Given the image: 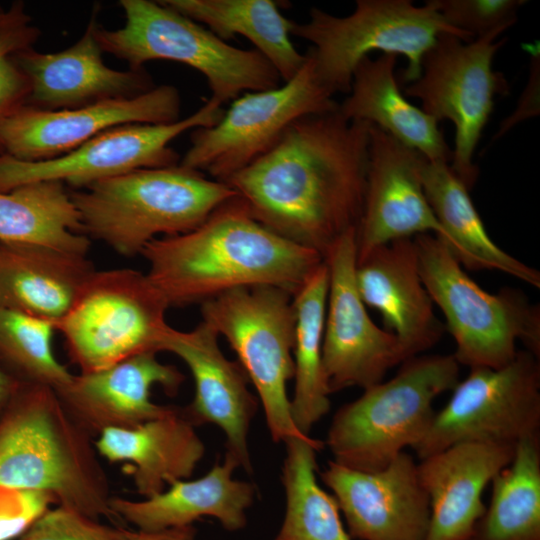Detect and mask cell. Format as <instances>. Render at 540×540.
Here are the masks:
<instances>
[{"instance_id":"52a82bcc","label":"cell","mask_w":540,"mask_h":540,"mask_svg":"<svg viewBox=\"0 0 540 540\" xmlns=\"http://www.w3.org/2000/svg\"><path fill=\"white\" fill-rule=\"evenodd\" d=\"M422 282L442 311L458 364L499 369L515 358L516 342L540 357V309L519 290L490 294L462 269L437 236H414Z\"/></svg>"},{"instance_id":"b9f144b4","label":"cell","mask_w":540,"mask_h":540,"mask_svg":"<svg viewBox=\"0 0 540 540\" xmlns=\"http://www.w3.org/2000/svg\"><path fill=\"white\" fill-rule=\"evenodd\" d=\"M3 10H4V9H3V8L1 7V5H0V12H2Z\"/></svg>"},{"instance_id":"836d02e7","label":"cell","mask_w":540,"mask_h":540,"mask_svg":"<svg viewBox=\"0 0 540 540\" xmlns=\"http://www.w3.org/2000/svg\"><path fill=\"white\" fill-rule=\"evenodd\" d=\"M53 323L21 312L0 308V359L22 378L58 391L73 374L53 352Z\"/></svg>"},{"instance_id":"4fadbf2b","label":"cell","mask_w":540,"mask_h":540,"mask_svg":"<svg viewBox=\"0 0 540 540\" xmlns=\"http://www.w3.org/2000/svg\"><path fill=\"white\" fill-rule=\"evenodd\" d=\"M332 97L306 56L303 67L283 85L246 92L217 124L193 129L179 164L225 182L272 148L298 118L338 109Z\"/></svg>"},{"instance_id":"6da1fadb","label":"cell","mask_w":540,"mask_h":540,"mask_svg":"<svg viewBox=\"0 0 540 540\" xmlns=\"http://www.w3.org/2000/svg\"><path fill=\"white\" fill-rule=\"evenodd\" d=\"M370 127L338 109L302 116L225 183L256 221L324 258L360 221Z\"/></svg>"},{"instance_id":"277c9868","label":"cell","mask_w":540,"mask_h":540,"mask_svg":"<svg viewBox=\"0 0 540 540\" xmlns=\"http://www.w3.org/2000/svg\"><path fill=\"white\" fill-rule=\"evenodd\" d=\"M82 233L122 256L159 237L186 233L237 193L180 164L144 168L70 191Z\"/></svg>"},{"instance_id":"ffe728a7","label":"cell","mask_w":540,"mask_h":540,"mask_svg":"<svg viewBox=\"0 0 540 540\" xmlns=\"http://www.w3.org/2000/svg\"><path fill=\"white\" fill-rule=\"evenodd\" d=\"M99 11L95 5L84 33L70 47L51 53L31 47L16 54L30 86L26 105L50 111L76 109L133 98L156 86L144 68L119 71L105 65L96 36Z\"/></svg>"},{"instance_id":"8992f818","label":"cell","mask_w":540,"mask_h":540,"mask_svg":"<svg viewBox=\"0 0 540 540\" xmlns=\"http://www.w3.org/2000/svg\"><path fill=\"white\" fill-rule=\"evenodd\" d=\"M125 24L96 36L103 50L125 61L129 69H143L154 60H170L199 71L219 105L241 92L274 89L282 81L273 65L256 49L231 46L202 24L161 1L121 0Z\"/></svg>"},{"instance_id":"e0dca14e","label":"cell","mask_w":540,"mask_h":540,"mask_svg":"<svg viewBox=\"0 0 540 540\" xmlns=\"http://www.w3.org/2000/svg\"><path fill=\"white\" fill-rule=\"evenodd\" d=\"M342 511L351 538L425 540L429 497L414 458L402 451L375 472L354 470L329 461L319 473Z\"/></svg>"},{"instance_id":"8d00e7d4","label":"cell","mask_w":540,"mask_h":540,"mask_svg":"<svg viewBox=\"0 0 540 540\" xmlns=\"http://www.w3.org/2000/svg\"><path fill=\"white\" fill-rule=\"evenodd\" d=\"M19 540H126L125 529L107 526L72 508L47 510Z\"/></svg>"},{"instance_id":"30bf717a","label":"cell","mask_w":540,"mask_h":540,"mask_svg":"<svg viewBox=\"0 0 540 540\" xmlns=\"http://www.w3.org/2000/svg\"><path fill=\"white\" fill-rule=\"evenodd\" d=\"M202 321L222 335L255 387L274 442L301 434L287 395L294 376L293 295L273 286L238 288L201 304Z\"/></svg>"},{"instance_id":"f546056e","label":"cell","mask_w":540,"mask_h":540,"mask_svg":"<svg viewBox=\"0 0 540 540\" xmlns=\"http://www.w3.org/2000/svg\"><path fill=\"white\" fill-rule=\"evenodd\" d=\"M0 242L34 244L87 255L78 211L67 186L43 180L0 191Z\"/></svg>"},{"instance_id":"cb8c5ba5","label":"cell","mask_w":540,"mask_h":540,"mask_svg":"<svg viewBox=\"0 0 540 540\" xmlns=\"http://www.w3.org/2000/svg\"><path fill=\"white\" fill-rule=\"evenodd\" d=\"M238 467L225 454L223 462H216L198 479L174 481L166 490L141 501L112 497L110 507L120 520L144 532L192 525L203 516L218 519L229 531L239 530L246 524L245 512L253 504L255 487L233 478Z\"/></svg>"},{"instance_id":"7402d4cb","label":"cell","mask_w":540,"mask_h":540,"mask_svg":"<svg viewBox=\"0 0 540 540\" xmlns=\"http://www.w3.org/2000/svg\"><path fill=\"white\" fill-rule=\"evenodd\" d=\"M355 277L363 303L381 313L386 330L397 337L406 360L437 344L444 326L422 282L413 238L370 251L356 261Z\"/></svg>"},{"instance_id":"f35d334b","label":"cell","mask_w":540,"mask_h":540,"mask_svg":"<svg viewBox=\"0 0 540 540\" xmlns=\"http://www.w3.org/2000/svg\"><path fill=\"white\" fill-rule=\"evenodd\" d=\"M539 70V51H537V53H533L529 81L521 96L517 109L510 117L501 123L495 138L504 135L518 122L539 114Z\"/></svg>"},{"instance_id":"d6986e66","label":"cell","mask_w":540,"mask_h":540,"mask_svg":"<svg viewBox=\"0 0 540 540\" xmlns=\"http://www.w3.org/2000/svg\"><path fill=\"white\" fill-rule=\"evenodd\" d=\"M218 337L203 321L187 332L171 328L161 351L178 356L193 376L195 394L182 409L185 417L194 426L217 425L226 436V454L250 473L248 433L258 399L238 361L229 360L221 351Z\"/></svg>"},{"instance_id":"f1b7e54d","label":"cell","mask_w":540,"mask_h":540,"mask_svg":"<svg viewBox=\"0 0 540 540\" xmlns=\"http://www.w3.org/2000/svg\"><path fill=\"white\" fill-rule=\"evenodd\" d=\"M163 4L202 24L223 41L247 38L276 69L283 82L306 62L290 40L293 21L274 0H162Z\"/></svg>"},{"instance_id":"4316f807","label":"cell","mask_w":540,"mask_h":540,"mask_svg":"<svg viewBox=\"0 0 540 540\" xmlns=\"http://www.w3.org/2000/svg\"><path fill=\"white\" fill-rule=\"evenodd\" d=\"M397 55L382 53L364 57L356 66L349 95L338 105L349 121L377 126L429 161L449 163L452 150L438 121L412 105L399 89L394 75Z\"/></svg>"},{"instance_id":"44dd1931","label":"cell","mask_w":540,"mask_h":540,"mask_svg":"<svg viewBox=\"0 0 540 540\" xmlns=\"http://www.w3.org/2000/svg\"><path fill=\"white\" fill-rule=\"evenodd\" d=\"M156 355L144 352L98 371L73 375L56 393L90 434L106 428L135 427L174 408L152 402L154 385L174 395L185 380L175 366L160 362Z\"/></svg>"},{"instance_id":"1f68e13d","label":"cell","mask_w":540,"mask_h":540,"mask_svg":"<svg viewBox=\"0 0 540 540\" xmlns=\"http://www.w3.org/2000/svg\"><path fill=\"white\" fill-rule=\"evenodd\" d=\"M285 516L275 540H351L332 494L317 482L316 453L323 442L309 436L284 441Z\"/></svg>"},{"instance_id":"d4e9b609","label":"cell","mask_w":540,"mask_h":540,"mask_svg":"<svg viewBox=\"0 0 540 540\" xmlns=\"http://www.w3.org/2000/svg\"><path fill=\"white\" fill-rule=\"evenodd\" d=\"M95 270L87 255L0 242V308L49 321L56 327Z\"/></svg>"},{"instance_id":"5b68a950","label":"cell","mask_w":540,"mask_h":540,"mask_svg":"<svg viewBox=\"0 0 540 540\" xmlns=\"http://www.w3.org/2000/svg\"><path fill=\"white\" fill-rule=\"evenodd\" d=\"M458 382L452 354L403 361L393 378L363 389L336 411L326 437L333 461L359 471L382 470L424 438L436 413L434 400Z\"/></svg>"},{"instance_id":"484cf974","label":"cell","mask_w":540,"mask_h":540,"mask_svg":"<svg viewBox=\"0 0 540 540\" xmlns=\"http://www.w3.org/2000/svg\"><path fill=\"white\" fill-rule=\"evenodd\" d=\"M94 446L110 462L133 463L135 487L145 498L189 478L205 453L195 426L176 407L132 428H106Z\"/></svg>"},{"instance_id":"83f0119b","label":"cell","mask_w":540,"mask_h":540,"mask_svg":"<svg viewBox=\"0 0 540 540\" xmlns=\"http://www.w3.org/2000/svg\"><path fill=\"white\" fill-rule=\"evenodd\" d=\"M421 178L427 201L443 231L440 239L460 265L470 270H497L540 288L538 270L514 258L492 241L469 190L448 163L429 161L424 157Z\"/></svg>"},{"instance_id":"d6a6232c","label":"cell","mask_w":540,"mask_h":540,"mask_svg":"<svg viewBox=\"0 0 540 540\" xmlns=\"http://www.w3.org/2000/svg\"><path fill=\"white\" fill-rule=\"evenodd\" d=\"M491 486L489 506L469 540H540V436L517 443Z\"/></svg>"},{"instance_id":"74e56055","label":"cell","mask_w":540,"mask_h":540,"mask_svg":"<svg viewBox=\"0 0 540 540\" xmlns=\"http://www.w3.org/2000/svg\"><path fill=\"white\" fill-rule=\"evenodd\" d=\"M56 498L42 490L0 486V540L25 533Z\"/></svg>"},{"instance_id":"7a4b0ae2","label":"cell","mask_w":540,"mask_h":540,"mask_svg":"<svg viewBox=\"0 0 540 540\" xmlns=\"http://www.w3.org/2000/svg\"><path fill=\"white\" fill-rule=\"evenodd\" d=\"M141 255L169 306L204 303L238 288L273 286L294 295L323 264L318 252L270 231L234 196L196 228L159 237Z\"/></svg>"},{"instance_id":"60d3db41","label":"cell","mask_w":540,"mask_h":540,"mask_svg":"<svg viewBox=\"0 0 540 540\" xmlns=\"http://www.w3.org/2000/svg\"><path fill=\"white\" fill-rule=\"evenodd\" d=\"M19 381L0 367V409L9 402Z\"/></svg>"},{"instance_id":"e575fe53","label":"cell","mask_w":540,"mask_h":540,"mask_svg":"<svg viewBox=\"0 0 540 540\" xmlns=\"http://www.w3.org/2000/svg\"><path fill=\"white\" fill-rule=\"evenodd\" d=\"M40 35L22 1L0 12V124L27 104L30 86L16 54L34 47Z\"/></svg>"},{"instance_id":"8fae6325","label":"cell","mask_w":540,"mask_h":540,"mask_svg":"<svg viewBox=\"0 0 540 540\" xmlns=\"http://www.w3.org/2000/svg\"><path fill=\"white\" fill-rule=\"evenodd\" d=\"M503 31L464 42L453 34L438 36L421 60L420 76L404 89V96L421 101L422 110L438 122L455 127L450 168L470 191L479 170L473 156L497 95L508 93L505 77L494 71L492 61L505 39Z\"/></svg>"},{"instance_id":"ac0fdd59","label":"cell","mask_w":540,"mask_h":540,"mask_svg":"<svg viewBox=\"0 0 540 540\" xmlns=\"http://www.w3.org/2000/svg\"><path fill=\"white\" fill-rule=\"evenodd\" d=\"M424 156L371 125L364 203L356 228L357 260L392 241L442 228L424 193Z\"/></svg>"},{"instance_id":"9a60e30c","label":"cell","mask_w":540,"mask_h":540,"mask_svg":"<svg viewBox=\"0 0 540 540\" xmlns=\"http://www.w3.org/2000/svg\"><path fill=\"white\" fill-rule=\"evenodd\" d=\"M356 229L342 235L324 256L329 286L322 361L330 394L366 389L406 360L397 337L369 317L356 284Z\"/></svg>"},{"instance_id":"ab89813d","label":"cell","mask_w":540,"mask_h":540,"mask_svg":"<svg viewBox=\"0 0 540 540\" xmlns=\"http://www.w3.org/2000/svg\"><path fill=\"white\" fill-rule=\"evenodd\" d=\"M196 530L192 525L173 527L156 532L125 529L126 540H195Z\"/></svg>"},{"instance_id":"9c48e42d","label":"cell","mask_w":540,"mask_h":540,"mask_svg":"<svg viewBox=\"0 0 540 540\" xmlns=\"http://www.w3.org/2000/svg\"><path fill=\"white\" fill-rule=\"evenodd\" d=\"M169 304L147 274L95 270L56 326L80 373L107 368L144 352H160L171 330Z\"/></svg>"},{"instance_id":"d590c367","label":"cell","mask_w":540,"mask_h":540,"mask_svg":"<svg viewBox=\"0 0 540 540\" xmlns=\"http://www.w3.org/2000/svg\"><path fill=\"white\" fill-rule=\"evenodd\" d=\"M453 28L473 39L493 31H505L516 21L524 0H429Z\"/></svg>"},{"instance_id":"7c38bea8","label":"cell","mask_w":540,"mask_h":540,"mask_svg":"<svg viewBox=\"0 0 540 540\" xmlns=\"http://www.w3.org/2000/svg\"><path fill=\"white\" fill-rule=\"evenodd\" d=\"M452 391L413 448L420 460L457 443L517 445L540 436V363L527 350L499 369L471 368Z\"/></svg>"},{"instance_id":"ba28073f","label":"cell","mask_w":540,"mask_h":540,"mask_svg":"<svg viewBox=\"0 0 540 540\" xmlns=\"http://www.w3.org/2000/svg\"><path fill=\"white\" fill-rule=\"evenodd\" d=\"M444 33L474 40L450 26L429 0L422 6L410 0H357L354 12L345 17L312 7L307 22L293 21L291 27V35L311 43L305 55L332 96L350 92L356 66L373 51L405 56L402 77L408 83L416 80L424 54Z\"/></svg>"},{"instance_id":"2e32d148","label":"cell","mask_w":540,"mask_h":540,"mask_svg":"<svg viewBox=\"0 0 540 540\" xmlns=\"http://www.w3.org/2000/svg\"><path fill=\"white\" fill-rule=\"evenodd\" d=\"M181 98L173 85H159L133 98L67 110L24 105L0 124V154L24 162L63 156L110 128L165 124L180 119Z\"/></svg>"},{"instance_id":"3957f363","label":"cell","mask_w":540,"mask_h":540,"mask_svg":"<svg viewBox=\"0 0 540 540\" xmlns=\"http://www.w3.org/2000/svg\"><path fill=\"white\" fill-rule=\"evenodd\" d=\"M9 402L0 425V486L46 491L59 505L117 525L120 519L110 507L108 479L90 433L56 391L19 381Z\"/></svg>"},{"instance_id":"603a6c76","label":"cell","mask_w":540,"mask_h":540,"mask_svg":"<svg viewBox=\"0 0 540 540\" xmlns=\"http://www.w3.org/2000/svg\"><path fill=\"white\" fill-rule=\"evenodd\" d=\"M516 445L464 442L417 463L430 504L425 540H469L485 511L483 491L513 459Z\"/></svg>"},{"instance_id":"5bb4252c","label":"cell","mask_w":540,"mask_h":540,"mask_svg":"<svg viewBox=\"0 0 540 540\" xmlns=\"http://www.w3.org/2000/svg\"><path fill=\"white\" fill-rule=\"evenodd\" d=\"M223 114L222 106L209 99L175 122L116 126L55 159L24 162L0 154V191L43 180L60 181L80 190L137 169L177 165L180 157L170 143L186 131L217 124Z\"/></svg>"},{"instance_id":"4dcf8cb0","label":"cell","mask_w":540,"mask_h":540,"mask_svg":"<svg viewBox=\"0 0 540 540\" xmlns=\"http://www.w3.org/2000/svg\"><path fill=\"white\" fill-rule=\"evenodd\" d=\"M328 286V268L323 262L293 295L295 388L290 399V411L296 429L307 436L330 410V392L322 361Z\"/></svg>"}]
</instances>
